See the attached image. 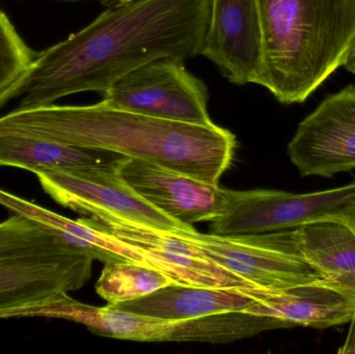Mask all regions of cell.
<instances>
[{
    "instance_id": "6",
    "label": "cell",
    "mask_w": 355,
    "mask_h": 354,
    "mask_svg": "<svg viewBox=\"0 0 355 354\" xmlns=\"http://www.w3.org/2000/svg\"><path fill=\"white\" fill-rule=\"evenodd\" d=\"M200 255L244 278L252 286L279 290L323 281L284 240L283 233L258 235L202 234L193 227L172 231Z\"/></svg>"
},
{
    "instance_id": "16",
    "label": "cell",
    "mask_w": 355,
    "mask_h": 354,
    "mask_svg": "<svg viewBox=\"0 0 355 354\" xmlns=\"http://www.w3.org/2000/svg\"><path fill=\"white\" fill-rule=\"evenodd\" d=\"M258 299V287L212 288L171 284L147 297L108 306L160 319L185 320L233 312L244 313Z\"/></svg>"
},
{
    "instance_id": "2",
    "label": "cell",
    "mask_w": 355,
    "mask_h": 354,
    "mask_svg": "<svg viewBox=\"0 0 355 354\" xmlns=\"http://www.w3.org/2000/svg\"><path fill=\"white\" fill-rule=\"evenodd\" d=\"M0 132L48 139L153 162L219 185L235 153V135L214 123L190 124L107 105L17 107L0 116Z\"/></svg>"
},
{
    "instance_id": "12",
    "label": "cell",
    "mask_w": 355,
    "mask_h": 354,
    "mask_svg": "<svg viewBox=\"0 0 355 354\" xmlns=\"http://www.w3.org/2000/svg\"><path fill=\"white\" fill-rule=\"evenodd\" d=\"M202 55L237 85H258L263 69V37L257 0H211Z\"/></svg>"
},
{
    "instance_id": "14",
    "label": "cell",
    "mask_w": 355,
    "mask_h": 354,
    "mask_svg": "<svg viewBox=\"0 0 355 354\" xmlns=\"http://www.w3.org/2000/svg\"><path fill=\"white\" fill-rule=\"evenodd\" d=\"M259 299L244 313L268 316L294 326L325 330L343 326L355 317V299L324 281L279 290L258 289Z\"/></svg>"
},
{
    "instance_id": "4",
    "label": "cell",
    "mask_w": 355,
    "mask_h": 354,
    "mask_svg": "<svg viewBox=\"0 0 355 354\" xmlns=\"http://www.w3.org/2000/svg\"><path fill=\"white\" fill-rule=\"evenodd\" d=\"M93 258L12 213L0 222V320L80 290Z\"/></svg>"
},
{
    "instance_id": "13",
    "label": "cell",
    "mask_w": 355,
    "mask_h": 354,
    "mask_svg": "<svg viewBox=\"0 0 355 354\" xmlns=\"http://www.w3.org/2000/svg\"><path fill=\"white\" fill-rule=\"evenodd\" d=\"M27 318H52L83 324L89 332L116 340L135 342H202V318L166 320L139 314L85 305L69 294L31 308Z\"/></svg>"
},
{
    "instance_id": "5",
    "label": "cell",
    "mask_w": 355,
    "mask_h": 354,
    "mask_svg": "<svg viewBox=\"0 0 355 354\" xmlns=\"http://www.w3.org/2000/svg\"><path fill=\"white\" fill-rule=\"evenodd\" d=\"M354 204L355 181L346 186L304 195L272 189H227V205L211 222L210 231L227 236L279 232L316 220H344Z\"/></svg>"
},
{
    "instance_id": "3",
    "label": "cell",
    "mask_w": 355,
    "mask_h": 354,
    "mask_svg": "<svg viewBox=\"0 0 355 354\" xmlns=\"http://www.w3.org/2000/svg\"><path fill=\"white\" fill-rule=\"evenodd\" d=\"M263 37L258 85L304 103L343 64L355 39V0H257Z\"/></svg>"
},
{
    "instance_id": "11",
    "label": "cell",
    "mask_w": 355,
    "mask_h": 354,
    "mask_svg": "<svg viewBox=\"0 0 355 354\" xmlns=\"http://www.w3.org/2000/svg\"><path fill=\"white\" fill-rule=\"evenodd\" d=\"M116 172L135 193L186 226L212 222L227 201V189L153 162L121 156Z\"/></svg>"
},
{
    "instance_id": "24",
    "label": "cell",
    "mask_w": 355,
    "mask_h": 354,
    "mask_svg": "<svg viewBox=\"0 0 355 354\" xmlns=\"http://www.w3.org/2000/svg\"><path fill=\"white\" fill-rule=\"evenodd\" d=\"M100 1L106 4V6H112V4L119 3V2L124 1V0H100Z\"/></svg>"
},
{
    "instance_id": "22",
    "label": "cell",
    "mask_w": 355,
    "mask_h": 354,
    "mask_svg": "<svg viewBox=\"0 0 355 354\" xmlns=\"http://www.w3.org/2000/svg\"><path fill=\"white\" fill-rule=\"evenodd\" d=\"M342 67H345L346 70L355 75V39L344 58Z\"/></svg>"
},
{
    "instance_id": "23",
    "label": "cell",
    "mask_w": 355,
    "mask_h": 354,
    "mask_svg": "<svg viewBox=\"0 0 355 354\" xmlns=\"http://www.w3.org/2000/svg\"><path fill=\"white\" fill-rule=\"evenodd\" d=\"M344 220L354 229L355 232V204L349 210H347L345 216H344Z\"/></svg>"
},
{
    "instance_id": "8",
    "label": "cell",
    "mask_w": 355,
    "mask_h": 354,
    "mask_svg": "<svg viewBox=\"0 0 355 354\" xmlns=\"http://www.w3.org/2000/svg\"><path fill=\"white\" fill-rule=\"evenodd\" d=\"M79 214L89 226L141 251L152 267L172 278L175 284L212 288L254 287L206 259L196 247L178 238L172 231L152 228L95 208Z\"/></svg>"
},
{
    "instance_id": "18",
    "label": "cell",
    "mask_w": 355,
    "mask_h": 354,
    "mask_svg": "<svg viewBox=\"0 0 355 354\" xmlns=\"http://www.w3.org/2000/svg\"><path fill=\"white\" fill-rule=\"evenodd\" d=\"M120 155L100 150L64 145L48 139L16 133L0 132V168H22L28 172L77 174L116 163Z\"/></svg>"
},
{
    "instance_id": "21",
    "label": "cell",
    "mask_w": 355,
    "mask_h": 354,
    "mask_svg": "<svg viewBox=\"0 0 355 354\" xmlns=\"http://www.w3.org/2000/svg\"><path fill=\"white\" fill-rule=\"evenodd\" d=\"M350 324H352V326H350L347 339H346L343 347L339 349V353L355 354V317Z\"/></svg>"
},
{
    "instance_id": "19",
    "label": "cell",
    "mask_w": 355,
    "mask_h": 354,
    "mask_svg": "<svg viewBox=\"0 0 355 354\" xmlns=\"http://www.w3.org/2000/svg\"><path fill=\"white\" fill-rule=\"evenodd\" d=\"M172 278L155 268L135 262L105 263L96 283V292L108 305H118L147 297L168 285Z\"/></svg>"
},
{
    "instance_id": "7",
    "label": "cell",
    "mask_w": 355,
    "mask_h": 354,
    "mask_svg": "<svg viewBox=\"0 0 355 354\" xmlns=\"http://www.w3.org/2000/svg\"><path fill=\"white\" fill-rule=\"evenodd\" d=\"M183 62L164 57L148 62L116 81L103 94L102 101L112 107L164 120L212 124L206 85Z\"/></svg>"
},
{
    "instance_id": "17",
    "label": "cell",
    "mask_w": 355,
    "mask_h": 354,
    "mask_svg": "<svg viewBox=\"0 0 355 354\" xmlns=\"http://www.w3.org/2000/svg\"><path fill=\"white\" fill-rule=\"evenodd\" d=\"M0 206L10 213L19 214L33 220L62 242L87 254L94 260L104 264L135 262L152 267L149 260L141 251L89 226L83 218L75 220L64 218L2 188H0Z\"/></svg>"
},
{
    "instance_id": "1",
    "label": "cell",
    "mask_w": 355,
    "mask_h": 354,
    "mask_svg": "<svg viewBox=\"0 0 355 354\" xmlns=\"http://www.w3.org/2000/svg\"><path fill=\"white\" fill-rule=\"evenodd\" d=\"M211 0H124L78 33L37 53L18 107L108 91L131 71L159 58L185 60L202 53Z\"/></svg>"
},
{
    "instance_id": "10",
    "label": "cell",
    "mask_w": 355,
    "mask_h": 354,
    "mask_svg": "<svg viewBox=\"0 0 355 354\" xmlns=\"http://www.w3.org/2000/svg\"><path fill=\"white\" fill-rule=\"evenodd\" d=\"M35 175L51 199L77 213L95 208L160 230L190 228L141 199L120 178L116 163L77 174L39 172Z\"/></svg>"
},
{
    "instance_id": "15",
    "label": "cell",
    "mask_w": 355,
    "mask_h": 354,
    "mask_svg": "<svg viewBox=\"0 0 355 354\" xmlns=\"http://www.w3.org/2000/svg\"><path fill=\"white\" fill-rule=\"evenodd\" d=\"M282 233L325 283L355 299V232L345 220H316Z\"/></svg>"
},
{
    "instance_id": "20",
    "label": "cell",
    "mask_w": 355,
    "mask_h": 354,
    "mask_svg": "<svg viewBox=\"0 0 355 354\" xmlns=\"http://www.w3.org/2000/svg\"><path fill=\"white\" fill-rule=\"evenodd\" d=\"M37 53L25 43L8 15L0 10V107L20 95Z\"/></svg>"
},
{
    "instance_id": "9",
    "label": "cell",
    "mask_w": 355,
    "mask_h": 354,
    "mask_svg": "<svg viewBox=\"0 0 355 354\" xmlns=\"http://www.w3.org/2000/svg\"><path fill=\"white\" fill-rule=\"evenodd\" d=\"M288 155L302 177L333 178L355 168V85L329 95L298 125Z\"/></svg>"
}]
</instances>
